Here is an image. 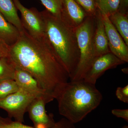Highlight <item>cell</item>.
I'll return each instance as SVG.
<instances>
[{
	"instance_id": "6da1fadb",
	"label": "cell",
	"mask_w": 128,
	"mask_h": 128,
	"mask_svg": "<svg viewBox=\"0 0 128 128\" xmlns=\"http://www.w3.org/2000/svg\"><path fill=\"white\" fill-rule=\"evenodd\" d=\"M8 58L15 67L32 76L46 94L54 99L70 80L68 73L46 40L34 39L25 29L16 43L9 47Z\"/></svg>"
},
{
	"instance_id": "7a4b0ae2",
	"label": "cell",
	"mask_w": 128,
	"mask_h": 128,
	"mask_svg": "<svg viewBox=\"0 0 128 128\" xmlns=\"http://www.w3.org/2000/svg\"><path fill=\"white\" fill-rule=\"evenodd\" d=\"M55 99L60 114L74 124L99 106L102 96L96 84L82 80L65 84Z\"/></svg>"
},
{
	"instance_id": "3957f363",
	"label": "cell",
	"mask_w": 128,
	"mask_h": 128,
	"mask_svg": "<svg viewBox=\"0 0 128 128\" xmlns=\"http://www.w3.org/2000/svg\"><path fill=\"white\" fill-rule=\"evenodd\" d=\"M45 27V38L57 58L73 79L80 59L75 28L47 10L40 12Z\"/></svg>"
},
{
	"instance_id": "277c9868",
	"label": "cell",
	"mask_w": 128,
	"mask_h": 128,
	"mask_svg": "<svg viewBox=\"0 0 128 128\" xmlns=\"http://www.w3.org/2000/svg\"><path fill=\"white\" fill-rule=\"evenodd\" d=\"M95 23V16H88L82 23L76 28L80 59L74 75L70 80H83L96 58L93 39Z\"/></svg>"
},
{
	"instance_id": "5b68a950",
	"label": "cell",
	"mask_w": 128,
	"mask_h": 128,
	"mask_svg": "<svg viewBox=\"0 0 128 128\" xmlns=\"http://www.w3.org/2000/svg\"><path fill=\"white\" fill-rule=\"evenodd\" d=\"M38 96H43L20 88L17 91L0 100V108L7 112L9 118L23 123L28 108L34 99Z\"/></svg>"
},
{
	"instance_id": "8992f818",
	"label": "cell",
	"mask_w": 128,
	"mask_h": 128,
	"mask_svg": "<svg viewBox=\"0 0 128 128\" xmlns=\"http://www.w3.org/2000/svg\"><path fill=\"white\" fill-rule=\"evenodd\" d=\"M17 10L20 12L22 26L28 33L39 41L45 40V27L41 12L36 8L28 9L19 0H12Z\"/></svg>"
},
{
	"instance_id": "52a82bcc",
	"label": "cell",
	"mask_w": 128,
	"mask_h": 128,
	"mask_svg": "<svg viewBox=\"0 0 128 128\" xmlns=\"http://www.w3.org/2000/svg\"><path fill=\"white\" fill-rule=\"evenodd\" d=\"M44 96H38L34 99L28 108L29 118L36 128H51L56 122L52 114H48L45 109L47 104L51 102Z\"/></svg>"
},
{
	"instance_id": "ba28073f",
	"label": "cell",
	"mask_w": 128,
	"mask_h": 128,
	"mask_svg": "<svg viewBox=\"0 0 128 128\" xmlns=\"http://www.w3.org/2000/svg\"><path fill=\"white\" fill-rule=\"evenodd\" d=\"M125 63L111 52L107 53L95 59L83 80L96 84L97 80L105 72Z\"/></svg>"
},
{
	"instance_id": "9c48e42d",
	"label": "cell",
	"mask_w": 128,
	"mask_h": 128,
	"mask_svg": "<svg viewBox=\"0 0 128 128\" xmlns=\"http://www.w3.org/2000/svg\"><path fill=\"white\" fill-rule=\"evenodd\" d=\"M100 12L105 26L110 52L125 63H128V46L111 22L108 16Z\"/></svg>"
},
{
	"instance_id": "30bf717a",
	"label": "cell",
	"mask_w": 128,
	"mask_h": 128,
	"mask_svg": "<svg viewBox=\"0 0 128 128\" xmlns=\"http://www.w3.org/2000/svg\"><path fill=\"white\" fill-rule=\"evenodd\" d=\"M62 1L63 20L76 28L82 23L88 15L74 0Z\"/></svg>"
},
{
	"instance_id": "8fae6325",
	"label": "cell",
	"mask_w": 128,
	"mask_h": 128,
	"mask_svg": "<svg viewBox=\"0 0 128 128\" xmlns=\"http://www.w3.org/2000/svg\"><path fill=\"white\" fill-rule=\"evenodd\" d=\"M94 44L96 58L110 52L105 26L98 9L95 16Z\"/></svg>"
},
{
	"instance_id": "7c38bea8",
	"label": "cell",
	"mask_w": 128,
	"mask_h": 128,
	"mask_svg": "<svg viewBox=\"0 0 128 128\" xmlns=\"http://www.w3.org/2000/svg\"><path fill=\"white\" fill-rule=\"evenodd\" d=\"M15 67L14 80L19 88L32 92L38 96L46 97L52 101L54 100V98L46 94L32 76L25 70Z\"/></svg>"
},
{
	"instance_id": "4fadbf2b",
	"label": "cell",
	"mask_w": 128,
	"mask_h": 128,
	"mask_svg": "<svg viewBox=\"0 0 128 128\" xmlns=\"http://www.w3.org/2000/svg\"><path fill=\"white\" fill-rule=\"evenodd\" d=\"M20 32L0 13V40L10 47L16 43Z\"/></svg>"
},
{
	"instance_id": "5bb4252c",
	"label": "cell",
	"mask_w": 128,
	"mask_h": 128,
	"mask_svg": "<svg viewBox=\"0 0 128 128\" xmlns=\"http://www.w3.org/2000/svg\"><path fill=\"white\" fill-rule=\"evenodd\" d=\"M0 13L20 32L24 30L12 0H0Z\"/></svg>"
},
{
	"instance_id": "9a60e30c",
	"label": "cell",
	"mask_w": 128,
	"mask_h": 128,
	"mask_svg": "<svg viewBox=\"0 0 128 128\" xmlns=\"http://www.w3.org/2000/svg\"><path fill=\"white\" fill-rule=\"evenodd\" d=\"M0 128H36L25 125L23 123L13 121L9 117L4 118L0 116ZM51 128H76L74 124L63 118L56 122Z\"/></svg>"
},
{
	"instance_id": "2e32d148",
	"label": "cell",
	"mask_w": 128,
	"mask_h": 128,
	"mask_svg": "<svg viewBox=\"0 0 128 128\" xmlns=\"http://www.w3.org/2000/svg\"><path fill=\"white\" fill-rule=\"evenodd\" d=\"M128 15L120 13L118 11L108 17L114 28L122 38L128 46Z\"/></svg>"
},
{
	"instance_id": "e0dca14e",
	"label": "cell",
	"mask_w": 128,
	"mask_h": 128,
	"mask_svg": "<svg viewBox=\"0 0 128 128\" xmlns=\"http://www.w3.org/2000/svg\"><path fill=\"white\" fill-rule=\"evenodd\" d=\"M15 69V66L8 57H0V82L14 80Z\"/></svg>"
},
{
	"instance_id": "ac0fdd59",
	"label": "cell",
	"mask_w": 128,
	"mask_h": 128,
	"mask_svg": "<svg viewBox=\"0 0 128 128\" xmlns=\"http://www.w3.org/2000/svg\"><path fill=\"white\" fill-rule=\"evenodd\" d=\"M46 10L56 17L63 19L62 0H39Z\"/></svg>"
},
{
	"instance_id": "d6986e66",
	"label": "cell",
	"mask_w": 128,
	"mask_h": 128,
	"mask_svg": "<svg viewBox=\"0 0 128 128\" xmlns=\"http://www.w3.org/2000/svg\"><path fill=\"white\" fill-rule=\"evenodd\" d=\"M96 0L98 10L108 17L118 10L120 0Z\"/></svg>"
},
{
	"instance_id": "ffe728a7",
	"label": "cell",
	"mask_w": 128,
	"mask_h": 128,
	"mask_svg": "<svg viewBox=\"0 0 128 128\" xmlns=\"http://www.w3.org/2000/svg\"><path fill=\"white\" fill-rule=\"evenodd\" d=\"M19 88L14 80H6L0 82V100L17 91Z\"/></svg>"
},
{
	"instance_id": "44dd1931",
	"label": "cell",
	"mask_w": 128,
	"mask_h": 128,
	"mask_svg": "<svg viewBox=\"0 0 128 128\" xmlns=\"http://www.w3.org/2000/svg\"><path fill=\"white\" fill-rule=\"evenodd\" d=\"M89 16H95L97 6L95 0H74Z\"/></svg>"
},
{
	"instance_id": "7402d4cb",
	"label": "cell",
	"mask_w": 128,
	"mask_h": 128,
	"mask_svg": "<svg viewBox=\"0 0 128 128\" xmlns=\"http://www.w3.org/2000/svg\"><path fill=\"white\" fill-rule=\"evenodd\" d=\"M115 94L118 99L125 103H128V85L124 87H118Z\"/></svg>"
},
{
	"instance_id": "603a6c76",
	"label": "cell",
	"mask_w": 128,
	"mask_h": 128,
	"mask_svg": "<svg viewBox=\"0 0 128 128\" xmlns=\"http://www.w3.org/2000/svg\"><path fill=\"white\" fill-rule=\"evenodd\" d=\"M112 114L115 116L121 118L128 121V109H114L112 111Z\"/></svg>"
},
{
	"instance_id": "cb8c5ba5",
	"label": "cell",
	"mask_w": 128,
	"mask_h": 128,
	"mask_svg": "<svg viewBox=\"0 0 128 128\" xmlns=\"http://www.w3.org/2000/svg\"><path fill=\"white\" fill-rule=\"evenodd\" d=\"M9 55V46L0 41V57H8Z\"/></svg>"
},
{
	"instance_id": "d4e9b609",
	"label": "cell",
	"mask_w": 128,
	"mask_h": 128,
	"mask_svg": "<svg viewBox=\"0 0 128 128\" xmlns=\"http://www.w3.org/2000/svg\"><path fill=\"white\" fill-rule=\"evenodd\" d=\"M128 0H120L118 11L122 14L128 15Z\"/></svg>"
},
{
	"instance_id": "484cf974",
	"label": "cell",
	"mask_w": 128,
	"mask_h": 128,
	"mask_svg": "<svg viewBox=\"0 0 128 128\" xmlns=\"http://www.w3.org/2000/svg\"><path fill=\"white\" fill-rule=\"evenodd\" d=\"M121 128H128V125H124Z\"/></svg>"
},
{
	"instance_id": "4316f807",
	"label": "cell",
	"mask_w": 128,
	"mask_h": 128,
	"mask_svg": "<svg viewBox=\"0 0 128 128\" xmlns=\"http://www.w3.org/2000/svg\"><path fill=\"white\" fill-rule=\"evenodd\" d=\"M0 41H1L0 40Z\"/></svg>"
}]
</instances>
